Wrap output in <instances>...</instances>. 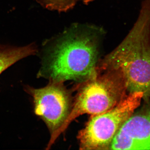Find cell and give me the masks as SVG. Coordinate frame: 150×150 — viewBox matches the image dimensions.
<instances>
[{
	"label": "cell",
	"mask_w": 150,
	"mask_h": 150,
	"mask_svg": "<svg viewBox=\"0 0 150 150\" xmlns=\"http://www.w3.org/2000/svg\"><path fill=\"white\" fill-rule=\"evenodd\" d=\"M35 45L29 44L21 47L4 46L0 48V74L19 60L36 54Z\"/></svg>",
	"instance_id": "cell-7"
},
{
	"label": "cell",
	"mask_w": 150,
	"mask_h": 150,
	"mask_svg": "<svg viewBox=\"0 0 150 150\" xmlns=\"http://www.w3.org/2000/svg\"><path fill=\"white\" fill-rule=\"evenodd\" d=\"M83 83L78 93L68 118L55 135L50 139L47 149H49L59 136L76 118L83 114L94 116L106 112L125 99L127 88L123 74L120 70L104 71Z\"/></svg>",
	"instance_id": "cell-3"
},
{
	"label": "cell",
	"mask_w": 150,
	"mask_h": 150,
	"mask_svg": "<svg viewBox=\"0 0 150 150\" xmlns=\"http://www.w3.org/2000/svg\"><path fill=\"white\" fill-rule=\"evenodd\" d=\"M100 37L90 29H72L64 33L43 56L38 77L50 82H85L98 74Z\"/></svg>",
	"instance_id": "cell-1"
},
{
	"label": "cell",
	"mask_w": 150,
	"mask_h": 150,
	"mask_svg": "<svg viewBox=\"0 0 150 150\" xmlns=\"http://www.w3.org/2000/svg\"><path fill=\"white\" fill-rule=\"evenodd\" d=\"M98 72L111 69L123 74L127 92H140L150 101V0H144L134 26L118 47L98 62Z\"/></svg>",
	"instance_id": "cell-2"
},
{
	"label": "cell",
	"mask_w": 150,
	"mask_h": 150,
	"mask_svg": "<svg viewBox=\"0 0 150 150\" xmlns=\"http://www.w3.org/2000/svg\"><path fill=\"white\" fill-rule=\"evenodd\" d=\"M81 1H82L83 2L84 4H89L93 0H81Z\"/></svg>",
	"instance_id": "cell-9"
},
{
	"label": "cell",
	"mask_w": 150,
	"mask_h": 150,
	"mask_svg": "<svg viewBox=\"0 0 150 150\" xmlns=\"http://www.w3.org/2000/svg\"><path fill=\"white\" fill-rule=\"evenodd\" d=\"M43 7L50 10L65 12L73 8L78 0H36Z\"/></svg>",
	"instance_id": "cell-8"
},
{
	"label": "cell",
	"mask_w": 150,
	"mask_h": 150,
	"mask_svg": "<svg viewBox=\"0 0 150 150\" xmlns=\"http://www.w3.org/2000/svg\"><path fill=\"white\" fill-rule=\"evenodd\" d=\"M109 150H150V107L126 120L113 138Z\"/></svg>",
	"instance_id": "cell-6"
},
{
	"label": "cell",
	"mask_w": 150,
	"mask_h": 150,
	"mask_svg": "<svg viewBox=\"0 0 150 150\" xmlns=\"http://www.w3.org/2000/svg\"><path fill=\"white\" fill-rule=\"evenodd\" d=\"M28 91L33 97L35 114L46 123L52 138L71 112L72 104L69 93L63 83L52 82L42 88H29Z\"/></svg>",
	"instance_id": "cell-5"
},
{
	"label": "cell",
	"mask_w": 150,
	"mask_h": 150,
	"mask_svg": "<svg viewBox=\"0 0 150 150\" xmlns=\"http://www.w3.org/2000/svg\"><path fill=\"white\" fill-rule=\"evenodd\" d=\"M143 97L140 92L129 93L112 109L91 116L78 134L80 149L109 150L118 130L139 106Z\"/></svg>",
	"instance_id": "cell-4"
}]
</instances>
